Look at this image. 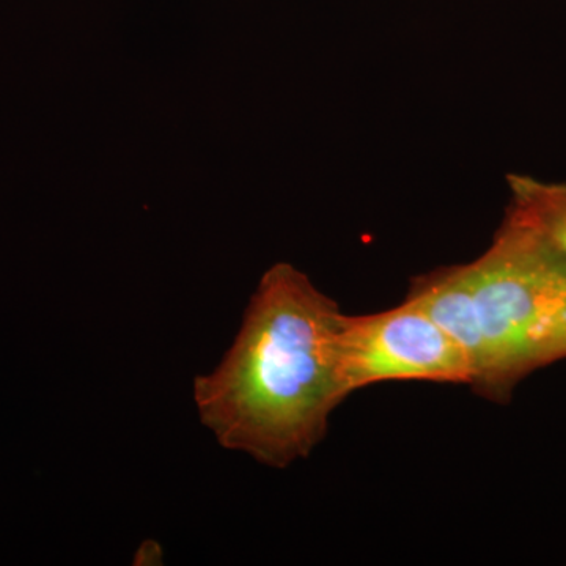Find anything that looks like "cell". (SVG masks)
Listing matches in <instances>:
<instances>
[{"label":"cell","mask_w":566,"mask_h":566,"mask_svg":"<svg viewBox=\"0 0 566 566\" xmlns=\"http://www.w3.org/2000/svg\"><path fill=\"white\" fill-rule=\"evenodd\" d=\"M344 322L338 304L293 264L264 273L232 348L193 382L200 420L223 449L279 469L311 455L348 398Z\"/></svg>","instance_id":"obj_1"},{"label":"cell","mask_w":566,"mask_h":566,"mask_svg":"<svg viewBox=\"0 0 566 566\" xmlns=\"http://www.w3.org/2000/svg\"><path fill=\"white\" fill-rule=\"evenodd\" d=\"M461 266L482 333L471 387L505 403L527 376L566 359V255L505 214L490 248Z\"/></svg>","instance_id":"obj_2"},{"label":"cell","mask_w":566,"mask_h":566,"mask_svg":"<svg viewBox=\"0 0 566 566\" xmlns=\"http://www.w3.org/2000/svg\"><path fill=\"white\" fill-rule=\"evenodd\" d=\"M340 360L348 397L386 381L471 385V367L463 349L408 297L379 314L345 315Z\"/></svg>","instance_id":"obj_3"},{"label":"cell","mask_w":566,"mask_h":566,"mask_svg":"<svg viewBox=\"0 0 566 566\" xmlns=\"http://www.w3.org/2000/svg\"><path fill=\"white\" fill-rule=\"evenodd\" d=\"M506 216L545 238L566 255V181L546 182L526 175H509Z\"/></svg>","instance_id":"obj_4"}]
</instances>
